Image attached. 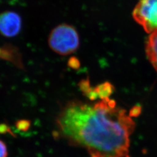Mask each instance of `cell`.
Masks as SVG:
<instances>
[{
	"mask_svg": "<svg viewBox=\"0 0 157 157\" xmlns=\"http://www.w3.org/2000/svg\"><path fill=\"white\" fill-rule=\"evenodd\" d=\"M48 43L51 49L61 56H67L78 50L80 40L76 30L67 24L60 25L51 32Z\"/></svg>",
	"mask_w": 157,
	"mask_h": 157,
	"instance_id": "cell-2",
	"label": "cell"
},
{
	"mask_svg": "<svg viewBox=\"0 0 157 157\" xmlns=\"http://www.w3.org/2000/svg\"><path fill=\"white\" fill-rule=\"evenodd\" d=\"M16 127L19 130L26 131L30 127V122L26 120L18 121L16 124Z\"/></svg>",
	"mask_w": 157,
	"mask_h": 157,
	"instance_id": "cell-6",
	"label": "cell"
},
{
	"mask_svg": "<svg viewBox=\"0 0 157 157\" xmlns=\"http://www.w3.org/2000/svg\"><path fill=\"white\" fill-rule=\"evenodd\" d=\"M59 134L90 157H129L135 122L108 97L94 105L69 103L56 119Z\"/></svg>",
	"mask_w": 157,
	"mask_h": 157,
	"instance_id": "cell-1",
	"label": "cell"
},
{
	"mask_svg": "<svg viewBox=\"0 0 157 157\" xmlns=\"http://www.w3.org/2000/svg\"><path fill=\"white\" fill-rule=\"evenodd\" d=\"M135 21L146 32L157 30V0H140L133 12Z\"/></svg>",
	"mask_w": 157,
	"mask_h": 157,
	"instance_id": "cell-3",
	"label": "cell"
},
{
	"mask_svg": "<svg viewBox=\"0 0 157 157\" xmlns=\"http://www.w3.org/2000/svg\"><path fill=\"white\" fill-rule=\"evenodd\" d=\"M22 26L20 16L16 12L7 11L0 14V33L11 37L19 33Z\"/></svg>",
	"mask_w": 157,
	"mask_h": 157,
	"instance_id": "cell-4",
	"label": "cell"
},
{
	"mask_svg": "<svg viewBox=\"0 0 157 157\" xmlns=\"http://www.w3.org/2000/svg\"><path fill=\"white\" fill-rule=\"evenodd\" d=\"M147 56L157 72V30L151 34L146 45Z\"/></svg>",
	"mask_w": 157,
	"mask_h": 157,
	"instance_id": "cell-5",
	"label": "cell"
},
{
	"mask_svg": "<svg viewBox=\"0 0 157 157\" xmlns=\"http://www.w3.org/2000/svg\"><path fill=\"white\" fill-rule=\"evenodd\" d=\"M10 129L8 128L7 125L5 124H0V133H5L6 132H9Z\"/></svg>",
	"mask_w": 157,
	"mask_h": 157,
	"instance_id": "cell-9",
	"label": "cell"
},
{
	"mask_svg": "<svg viewBox=\"0 0 157 157\" xmlns=\"http://www.w3.org/2000/svg\"><path fill=\"white\" fill-rule=\"evenodd\" d=\"M141 112V108L139 107H135L132 111H130V117H134L137 116Z\"/></svg>",
	"mask_w": 157,
	"mask_h": 157,
	"instance_id": "cell-8",
	"label": "cell"
},
{
	"mask_svg": "<svg viewBox=\"0 0 157 157\" xmlns=\"http://www.w3.org/2000/svg\"><path fill=\"white\" fill-rule=\"evenodd\" d=\"M8 151L6 144L0 140V157H7Z\"/></svg>",
	"mask_w": 157,
	"mask_h": 157,
	"instance_id": "cell-7",
	"label": "cell"
}]
</instances>
